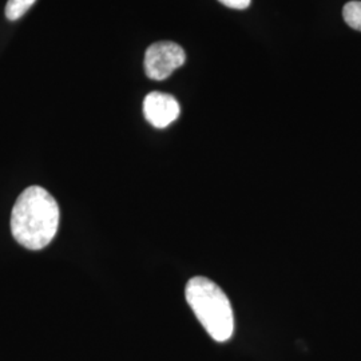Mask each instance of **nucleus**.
<instances>
[{
    "label": "nucleus",
    "mask_w": 361,
    "mask_h": 361,
    "mask_svg": "<svg viewBox=\"0 0 361 361\" xmlns=\"http://www.w3.org/2000/svg\"><path fill=\"white\" fill-rule=\"evenodd\" d=\"M59 226V207L40 186H30L15 202L11 214L13 238L27 249L39 250L54 240Z\"/></svg>",
    "instance_id": "1"
},
{
    "label": "nucleus",
    "mask_w": 361,
    "mask_h": 361,
    "mask_svg": "<svg viewBox=\"0 0 361 361\" xmlns=\"http://www.w3.org/2000/svg\"><path fill=\"white\" fill-rule=\"evenodd\" d=\"M185 296L194 314L213 340L225 343L232 337V305L219 285L207 277H194L186 285Z\"/></svg>",
    "instance_id": "2"
},
{
    "label": "nucleus",
    "mask_w": 361,
    "mask_h": 361,
    "mask_svg": "<svg viewBox=\"0 0 361 361\" xmlns=\"http://www.w3.org/2000/svg\"><path fill=\"white\" fill-rule=\"evenodd\" d=\"M186 54L174 42L153 43L145 54V71L153 80H164L183 66Z\"/></svg>",
    "instance_id": "3"
},
{
    "label": "nucleus",
    "mask_w": 361,
    "mask_h": 361,
    "mask_svg": "<svg viewBox=\"0 0 361 361\" xmlns=\"http://www.w3.org/2000/svg\"><path fill=\"white\" fill-rule=\"evenodd\" d=\"M180 104L173 95L165 92H150L143 101V114L150 125L165 129L180 116Z\"/></svg>",
    "instance_id": "4"
},
{
    "label": "nucleus",
    "mask_w": 361,
    "mask_h": 361,
    "mask_svg": "<svg viewBox=\"0 0 361 361\" xmlns=\"http://www.w3.org/2000/svg\"><path fill=\"white\" fill-rule=\"evenodd\" d=\"M343 16L350 28L361 32V1H349L343 8Z\"/></svg>",
    "instance_id": "5"
},
{
    "label": "nucleus",
    "mask_w": 361,
    "mask_h": 361,
    "mask_svg": "<svg viewBox=\"0 0 361 361\" xmlns=\"http://www.w3.org/2000/svg\"><path fill=\"white\" fill-rule=\"evenodd\" d=\"M37 0H8L6 4V16L10 20H18L34 6Z\"/></svg>",
    "instance_id": "6"
},
{
    "label": "nucleus",
    "mask_w": 361,
    "mask_h": 361,
    "mask_svg": "<svg viewBox=\"0 0 361 361\" xmlns=\"http://www.w3.org/2000/svg\"><path fill=\"white\" fill-rule=\"evenodd\" d=\"M219 1L233 10H245L250 6L252 0H219Z\"/></svg>",
    "instance_id": "7"
}]
</instances>
